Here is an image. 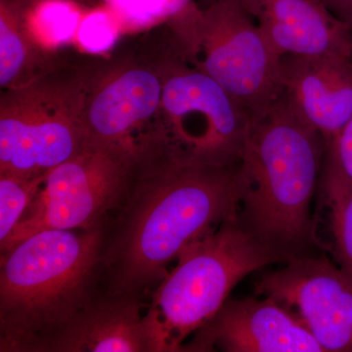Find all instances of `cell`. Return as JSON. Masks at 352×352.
Here are the masks:
<instances>
[{
	"instance_id": "19",
	"label": "cell",
	"mask_w": 352,
	"mask_h": 352,
	"mask_svg": "<svg viewBox=\"0 0 352 352\" xmlns=\"http://www.w3.org/2000/svg\"><path fill=\"white\" fill-rule=\"evenodd\" d=\"M326 6L337 15L352 31V0H323Z\"/></svg>"
},
{
	"instance_id": "3",
	"label": "cell",
	"mask_w": 352,
	"mask_h": 352,
	"mask_svg": "<svg viewBox=\"0 0 352 352\" xmlns=\"http://www.w3.org/2000/svg\"><path fill=\"white\" fill-rule=\"evenodd\" d=\"M323 140L284 92L252 122L241 161L244 191L238 219L281 263L309 256L316 239L311 201Z\"/></svg>"
},
{
	"instance_id": "20",
	"label": "cell",
	"mask_w": 352,
	"mask_h": 352,
	"mask_svg": "<svg viewBox=\"0 0 352 352\" xmlns=\"http://www.w3.org/2000/svg\"><path fill=\"white\" fill-rule=\"evenodd\" d=\"M24 6L32 8V6H36V4L41 3L44 0H17ZM68 1L75 2V3L80 4V6H87L88 3H91L92 0H68Z\"/></svg>"
},
{
	"instance_id": "21",
	"label": "cell",
	"mask_w": 352,
	"mask_h": 352,
	"mask_svg": "<svg viewBox=\"0 0 352 352\" xmlns=\"http://www.w3.org/2000/svg\"><path fill=\"white\" fill-rule=\"evenodd\" d=\"M208 4L212 3V2L219 1V0H208Z\"/></svg>"
},
{
	"instance_id": "1",
	"label": "cell",
	"mask_w": 352,
	"mask_h": 352,
	"mask_svg": "<svg viewBox=\"0 0 352 352\" xmlns=\"http://www.w3.org/2000/svg\"><path fill=\"white\" fill-rule=\"evenodd\" d=\"M243 191L241 163L214 166L163 157L140 168L112 227H106L104 294L144 296L190 245L239 219Z\"/></svg>"
},
{
	"instance_id": "13",
	"label": "cell",
	"mask_w": 352,
	"mask_h": 352,
	"mask_svg": "<svg viewBox=\"0 0 352 352\" xmlns=\"http://www.w3.org/2000/svg\"><path fill=\"white\" fill-rule=\"evenodd\" d=\"M280 62L284 94L328 142L352 118V60L285 55Z\"/></svg>"
},
{
	"instance_id": "12",
	"label": "cell",
	"mask_w": 352,
	"mask_h": 352,
	"mask_svg": "<svg viewBox=\"0 0 352 352\" xmlns=\"http://www.w3.org/2000/svg\"><path fill=\"white\" fill-rule=\"evenodd\" d=\"M279 57L352 60V31L323 0H240Z\"/></svg>"
},
{
	"instance_id": "4",
	"label": "cell",
	"mask_w": 352,
	"mask_h": 352,
	"mask_svg": "<svg viewBox=\"0 0 352 352\" xmlns=\"http://www.w3.org/2000/svg\"><path fill=\"white\" fill-rule=\"evenodd\" d=\"M275 263L281 261L239 219L224 222L190 245L155 289L143 316L148 352L182 351L188 338L223 307L236 285Z\"/></svg>"
},
{
	"instance_id": "16",
	"label": "cell",
	"mask_w": 352,
	"mask_h": 352,
	"mask_svg": "<svg viewBox=\"0 0 352 352\" xmlns=\"http://www.w3.org/2000/svg\"><path fill=\"white\" fill-rule=\"evenodd\" d=\"M338 266L352 281V185L324 179Z\"/></svg>"
},
{
	"instance_id": "9",
	"label": "cell",
	"mask_w": 352,
	"mask_h": 352,
	"mask_svg": "<svg viewBox=\"0 0 352 352\" xmlns=\"http://www.w3.org/2000/svg\"><path fill=\"white\" fill-rule=\"evenodd\" d=\"M129 157L87 144L46 173L41 189L9 237L1 254L45 230L91 229L117 212L138 173Z\"/></svg>"
},
{
	"instance_id": "6",
	"label": "cell",
	"mask_w": 352,
	"mask_h": 352,
	"mask_svg": "<svg viewBox=\"0 0 352 352\" xmlns=\"http://www.w3.org/2000/svg\"><path fill=\"white\" fill-rule=\"evenodd\" d=\"M91 59L67 57L29 85L1 91L0 173L45 175L87 147Z\"/></svg>"
},
{
	"instance_id": "8",
	"label": "cell",
	"mask_w": 352,
	"mask_h": 352,
	"mask_svg": "<svg viewBox=\"0 0 352 352\" xmlns=\"http://www.w3.org/2000/svg\"><path fill=\"white\" fill-rule=\"evenodd\" d=\"M163 88L150 38L106 59H91L85 99L87 144L124 154L139 168L161 157L156 124Z\"/></svg>"
},
{
	"instance_id": "15",
	"label": "cell",
	"mask_w": 352,
	"mask_h": 352,
	"mask_svg": "<svg viewBox=\"0 0 352 352\" xmlns=\"http://www.w3.org/2000/svg\"><path fill=\"white\" fill-rule=\"evenodd\" d=\"M30 8L17 0H0V87L29 85L67 57L46 47L31 25Z\"/></svg>"
},
{
	"instance_id": "10",
	"label": "cell",
	"mask_w": 352,
	"mask_h": 352,
	"mask_svg": "<svg viewBox=\"0 0 352 352\" xmlns=\"http://www.w3.org/2000/svg\"><path fill=\"white\" fill-rule=\"evenodd\" d=\"M259 295L295 315L325 352H352V281L325 258L305 256L263 275Z\"/></svg>"
},
{
	"instance_id": "18",
	"label": "cell",
	"mask_w": 352,
	"mask_h": 352,
	"mask_svg": "<svg viewBox=\"0 0 352 352\" xmlns=\"http://www.w3.org/2000/svg\"><path fill=\"white\" fill-rule=\"evenodd\" d=\"M327 145L329 157L324 179L352 185V118Z\"/></svg>"
},
{
	"instance_id": "2",
	"label": "cell",
	"mask_w": 352,
	"mask_h": 352,
	"mask_svg": "<svg viewBox=\"0 0 352 352\" xmlns=\"http://www.w3.org/2000/svg\"><path fill=\"white\" fill-rule=\"evenodd\" d=\"M107 224L41 231L1 254L0 351L45 352L98 296Z\"/></svg>"
},
{
	"instance_id": "17",
	"label": "cell",
	"mask_w": 352,
	"mask_h": 352,
	"mask_svg": "<svg viewBox=\"0 0 352 352\" xmlns=\"http://www.w3.org/2000/svg\"><path fill=\"white\" fill-rule=\"evenodd\" d=\"M45 175L25 177L0 173V244L9 237L22 219L41 189Z\"/></svg>"
},
{
	"instance_id": "11",
	"label": "cell",
	"mask_w": 352,
	"mask_h": 352,
	"mask_svg": "<svg viewBox=\"0 0 352 352\" xmlns=\"http://www.w3.org/2000/svg\"><path fill=\"white\" fill-rule=\"evenodd\" d=\"M325 352L298 318L273 298L226 300L183 352Z\"/></svg>"
},
{
	"instance_id": "7",
	"label": "cell",
	"mask_w": 352,
	"mask_h": 352,
	"mask_svg": "<svg viewBox=\"0 0 352 352\" xmlns=\"http://www.w3.org/2000/svg\"><path fill=\"white\" fill-rule=\"evenodd\" d=\"M150 39L164 82L156 124L162 155L183 163L240 164L252 124L250 113L185 59L164 32Z\"/></svg>"
},
{
	"instance_id": "14",
	"label": "cell",
	"mask_w": 352,
	"mask_h": 352,
	"mask_svg": "<svg viewBox=\"0 0 352 352\" xmlns=\"http://www.w3.org/2000/svg\"><path fill=\"white\" fill-rule=\"evenodd\" d=\"M140 298L97 296L45 352H148Z\"/></svg>"
},
{
	"instance_id": "5",
	"label": "cell",
	"mask_w": 352,
	"mask_h": 352,
	"mask_svg": "<svg viewBox=\"0 0 352 352\" xmlns=\"http://www.w3.org/2000/svg\"><path fill=\"white\" fill-rule=\"evenodd\" d=\"M164 34L185 59L232 95L252 122L283 94L281 57L240 0L203 8L189 1L170 16Z\"/></svg>"
}]
</instances>
